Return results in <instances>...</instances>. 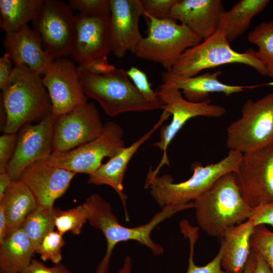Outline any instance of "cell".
Masks as SVG:
<instances>
[{"instance_id": "obj_1", "label": "cell", "mask_w": 273, "mask_h": 273, "mask_svg": "<svg viewBox=\"0 0 273 273\" xmlns=\"http://www.w3.org/2000/svg\"><path fill=\"white\" fill-rule=\"evenodd\" d=\"M83 204L89 212V223L93 227L101 231L106 240V252L96 273H108L113 249L120 242L136 241L149 248L153 254H162L163 248L155 243L151 238L153 230L159 223L175 213L194 207L193 202L167 206L156 213L149 222L136 227L128 228L119 223L113 212L111 204L98 194L90 195Z\"/></svg>"}, {"instance_id": "obj_2", "label": "cell", "mask_w": 273, "mask_h": 273, "mask_svg": "<svg viewBox=\"0 0 273 273\" xmlns=\"http://www.w3.org/2000/svg\"><path fill=\"white\" fill-rule=\"evenodd\" d=\"M6 115L2 131L17 133L24 125L38 122L52 111V103L41 75L25 65L13 67L8 86L1 94Z\"/></svg>"}, {"instance_id": "obj_3", "label": "cell", "mask_w": 273, "mask_h": 273, "mask_svg": "<svg viewBox=\"0 0 273 273\" xmlns=\"http://www.w3.org/2000/svg\"><path fill=\"white\" fill-rule=\"evenodd\" d=\"M193 202L199 227L208 235L219 238L228 228L249 219L254 211L243 198L233 172L220 177Z\"/></svg>"}, {"instance_id": "obj_4", "label": "cell", "mask_w": 273, "mask_h": 273, "mask_svg": "<svg viewBox=\"0 0 273 273\" xmlns=\"http://www.w3.org/2000/svg\"><path fill=\"white\" fill-rule=\"evenodd\" d=\"M243 154L230 150L224 158L214 163L203 166L196 162L192 166L191 177L175 183L169 174L147 177L145 186L152 198L162 208L186 204L195 201L207 191L220 177L237 169Z\"/></svg>"}, {"instance_id": "obj_5", "label": "cell", "mask_w": 273, "mask_h": 273, "mask_svg": "<svg viewBox=\"0 0 273 273\" xmlns=\"http://www.w3.org/2000/svg\"><path fill=\"white\" fill-rule=\"evenodd\" d=\"M77 70L86 96L96 100L110 117L128 112L162 109L164 105L162 101L150 102L146 100L123 69L116 68L103 75L88 73L79 66Z\"/></svg>"}, {"instance_id": "obj_6", "label": "cell", "mask_w": 273, "mask_h": 273, "mask_svg": "<svg viewBox=\"0 0 273 273\" xmlns=\"http://www.w3.org/2000/svg\"><path fill=\"white\" fill-rule=\"evenodd\" d=\"M229 64H244L266 76V69L257 52L249 48L240 53L233 50L223 26L219 23L216 31L199 44L186 50L171 71L185 77L198 75L202 70Z\"/></svg>"}, {"instance_id": "obj_7", "label": "cell", "mask_w": 273, "mask_h": 273, "mask_svg": "<svg viewBox=\"0 0 273 273\" xmlns=\"http://www.w3.org/2000/svg\"><path fill=\"white\" fill-rule=\"evenodd\" d=\"M148 24L147 36L143 37L133 54L139 58L160 64L171 70L181 54L203 41L188 27L171 18L158 19L143 14Z\"/></svg>"}, {"instance_id": "obj_8", "label": "cell", "mask_w": 273, "mask_h": 273, "mask_svg": "<svg viewBox=\"0 0 273 273\" xmlns=\"http://www.w3.org/2000/svg\"><path fill=\"white\" fill-rule=\"evenodd\" d=\"M226 145L242 154L273 144V93L243 104L241 116L226 128Z\"/></svg>"}, {"instance_id": "obj_9", "label": "cell", "mask_w": 273, "mask_h": 273, "mask_svg": "<svg viewBox=\"0 0 273 273\" xmlns=\"http://www.w3.org/2000/svg\"><path fill=\"white\" fill-rule=\"evenodd\" d=\"M123 134L117 123L107 122L101 134L95 139L68 151L53 153L46 161L76 174L89 175L102 164L105 158L113 157L125 147Z\"/></svg>"}, {"instance_id": "obj_10", "label": "cell", "mask_w": 273, "mask_h": 273, "mask_svg": "<svg viewBox=\"0 0 273 273\" xmlns=\"http://www.w3.org/2000/svg\"><path fill=\"white\" fill-rule=\"evenodd\" d=\"M157 92L164 103L162 109L170 113L172 115V119L168 124L161 128L159 140L153 144L163 151V155L155 169L149 168L147 176L150 177L158 175L163 166L170 165L167 148L189 120L197 116L218 118L226 112L222 106L212 104L210 99L199 103L190 102L183 97L180 90L176 88L160 86Z\"/></svg>"}, {"instance_id": "obj_11", "label": "cell", "mask_w": 273, "mask_h": 273, "mask_svg": "<svg viewBox=\"0 0 273 273\" xmlns=\"http://www.w3.org/2000/svg\"><path fill=\"white\" fill-rule=\"evenodd\" d=\"M74 16L69 5L58 0H43L32 21L43 48L56 59L71 56L75 36Z\"/></svg>"}, {"instance_id": "obj_12", "label": "cell", "mask_w": 273, "mask_h": 273, "mask_svg": "<svg viewBox=\"0 0 273 273\" xmlns=\"http://www.w3.org/2000/svg\"><path fill=\"white\" fill-rule=\"evenodd\" d=\"M234 173L243 198L252 208L273 202V144L243 154Z\"/></svg>"}, {"instance_id": "obj_13", "label": "cell", "mask_w": 273, "mask_h": 273, "mask_svg": "<svg viewBox=\"0 0 273 273\" xmlns=\"http://www.w3.org/2000/svg\"><path fill=\"white\" fill-rule=\"evenodd\" d=\"M104 126L93 103L87 102L59 116L54 125L53 153L68 151L95 139Z\"/></svg>"}, {"instance_id": "obj_14", "label": "cell", "mask_w": 273, "mask_h": 273, "mask_svg": "<svg viewBox=\"0 0 273 273\" xmlns=\"http://www.w3.org/2000/svg\"><path fill=\"white\" fill-rule=\"evenodd\" d=\"M56 118L51 111L37 123L26 124L19 130L16 150L7 168L13 180L19 179L26 168L46 161L53 153Z\"/></svg>"}, {"instance_id": "obj_15", "label": "cell", "mask_w": 273, "mask_h": 273, "mask_svg": "<svg viewBox=\"0 0 273 273\" xmlns=\"http://www.w3.org/2000/svg\"><path fill=\"white\" fill-rule=\"evenodd\" d=\"M52 103V112L57 118L87 103L77 67L71 60L55 59L42 78Z\"/></svg>"}, {"instance_id": "obj_16", "label": "cell", "mask_w": 273, "mask_h": 273, "mask_svg": "<svg viewBox=\"0 0 273 273\" xmlns=\"http://www.w3.org/2000/svg\"><path fill=\"white\" fill-rule=\"evenodd\" d=\"M110 40L112 52L119 58L134 53L143 39L139 21L143 15L142 0H109Z\"/></svg>"}, {"instance_id": "obj_17", "label": "cell", "mask_w": 273, "mask_h": 273, "mask_svg": "<svg viewBox=\"0 0 273 273\" xmlns=\"http://www.w3.org/2000/svg\"><path fill=\"white\" fill-rule=\"evenodd\" d=\"M110 16L75 15V36L71 56L79 65L107 57L111 52Z\"/></svg>"}, {"instance_id": "obj_18", "label": "cell", "mask_w": 273, "mask_h": 273, "mask_svg": "<svg viewBox=\"0 0 273 273\" xmlns=\"http://www.w3.org/2000/svg\"><path fill=\"white\" fill-rule=\"evenodd\" d=\"M75 174L41 161L26 168L19 179L30 190L38 206L53 208L55 201L67 191Z\"/></svg>"}, {"instance_id": "obj_19", "label": "cell", "mask_w": 273, "mask_h": 273, "mask_svg": "<svg viewBox=\"0 0 273 273\" xmlns=\"http://www.w3.org/2000/svg\"><path fill=\"white\" fill-rule=\"evenodd\" d=\"M221 72H207L192 77H185L173 73L171 70L161 73L163 83L160 85L181 90L187 100L199 103L209 99L213 93H222L226 96L243 92L246 89H255L265 85H272L273 82L255 85H231L219 80Z\"/></svg>"}, {"instance_id": "obj_20", "label": "cell", "mask_w": 273, "mask_h": 273, "mask_svg": "<svg viewBox=\"0 0 273 273\" xmlns=\"http://www.w3.org/2000/svg\"><path fill=\"white\" fill-rule=\"evenodd\" d=\"M170 115V113L163 110L160 119L149 131L129 146L124 147L89 175L88 184L96 186L107 185L115 190L123 205L127 221L129 218L126 208L127 196L124 192L123 181L128 165L139 148L150 138Z\"/></svg>"}, {"instance_id": "obj_21", "label": "cell", "mask_w": 273, "mask_h": 273, "mask_svg": "<svg viewBox=\"0 0 273 273\" xmlns=\"http://www.w3.org/2000/svg\"><path fill=\"white\" fill-rule=\"evenodd\" d=\"M42 46L40 35L28 24L6 32L4 46L15 66L25 65L40 75L54 60Z\"/></svg>"}, {"instance_id": "obj_22", "label": "cell", "mask_w": 273, "mask_h": 273, "mask_svg": "<svg viewBox=\"0 0 273 273\" xmlns=\"http://www.w3.org/2000/svg\"><path fill=\"white\" fill-rule=\"evenodd\" d=\"M225 11L220 0H177L170 17L179 21L203 40L216 31Z\"/></svg>"}, {"instance_id": "obj_23", "label": "cell", "mask_w": 273, "mask_h": 273, "mask_svg": "<svg viewBox=\"0 0 273 273\" xmlns=\"http://www.w3.org/2000/svg\"><path fill=\"white\" fill-rule=\"evenodd\" d=\"M254 225L250 219L228 228L220 237L221 266L226 273H243L250 252Z\"/></svg>"}, {"instance_id": "obj_24", "label": "cell", "mask_w": 273, "mask_h": 273, "mask_svg": "<svg viewBox=\"0 0 273 273\" xmlns=\"http://www.w3.org/2000/svg\"><path fill=\"white\" fill-rule=\"evenodd\" d=\"M0 204L7 219L8 235L21 228L28 215L38 206L31 192L19 179L12 181Z\"/></svg>"}, {"instance_id": "obj_25", "label": "cell", "mask_w": 273, "mask_h": 273, "mask_svg": "<svg viewBox=\"0 0 273 273\" xmlns=\"http://www.w3.org/2000/svg\"><path fill=\"white\" fill-rule=\"evenodd\" d=\"M34 254L22 228L12 232L0 244V273H20L30 263Z\"/></svg>"}, {"instance_id": "obj_26", "label": "cell", "mask_w": 273, "mask_h": 273, "mask_svg": "<svg viewBox=\"0 0 273 273\" xmlns=\"http://www.w3.org/2000/svg\"><path fill=\"white\" fill-rule=\"evenodd\" d=\"M268 0H241L222 15L219 23L224 29L230 43L243 35L248 29L253 18L262 12Z\"/></svg>"}, {"instance_id": "obj_27", "label": "cell", "mask_w": 273, "mask_h": 273, "mask_svg": "<svg viewBox=\"0 0 273 273\" xmlns=\"http://www.w3.org/2000/svg\"><path fill=\"white\" fill-rule=\"evenodd\" d=\"M43 0H1L0 27L6 32L32 21Z\"/></svg>"}, {"instance_id": "obj_28", "label": "cell", "mask_w": 273, "mask_h": 273, "mask_svg": "<svg viewBox=\"0 0 273 273\" xmlns=\"http://www.w3.org/2000/svg\"><path fill=\"white\" fill-rule=\"evenodd\" d=\"M54 209L55 207L48 208L38 206L28 215L21 227L30 241L34 252L45 236L55 228Z\"/></svg>"}, {"instance_id": "obj_29", "label": "cell", "mask_w": 273, "mask_h": 273, "mask_svg": "<svg viewBox=\"0 0 273 273\" xmlns=\"http://www.w3.org/2000/svg\"><path fill=\"white\" fill-rule=\"evenodd\" d=\"M248 39L257 47V55L265 66L266 76L273 79V21L261 22L249 33Z\"/></svg>"}, {"instance_id": "obj_30", "label": "cell", "mask_w": 273, "mask_h": 273, "mask_svg": "<svg viewBox=\"0 0 273 273\" xmlns=\"http://www.w3.org/2000/svg\"><path fill=\"white\" fill-rule=\"evenodd\" d=\"M88 217V210L83 203L65 210L55 207V226L57 231L63 235L66 232L79 235Z\"/></svg>"}, {"instance_id": "obj_31", "label": "cell", "mask_w": 273, "mask_h": 273, "mask_svg": "<svg viewBox=\"0 0 273 273\" xmlns=\"http://www.w3.org/2000/svg\"><path fill=\"white\" fill-rule=\"evenodd\" d=\"M180 230L185 238L190 241V251L188 267L186 273H226L221 266L222 249L220 247L215 257L206 265L199 266L194 261V246L198 238L199 228L192 226L186 220L180 222Z\"/></svg>"}, {"instance_id": "obj_32", "label": "cell", "mask_w": 273, "mask_h": 273, "mask_svg": "<svg viewBox=\"0 0 273 273\" xmlns=\"http://www.w3.org/2000/svg\"><path fill=\"white\" fill-rule=\"evenodd\" d=\"M250 246L252 250L263 257L273 272V232L263 224L255 226Z\"/></svg>"}, {"instance_id": "obj_33", "label": "cell", "mask_w": 273, "mask_h": 273, "mask_svg": "<svg viewBox=\"0 0 273 273\" xmlns=\"http://www.w3.org/2000/svg\"><path fill=\"white\" fill-rule=\"evenodd\" d=\"M63 236L57 231L50 232L38 245L35 254H38L43 261L50 260L55 264L61 262L62 248L65 244Z\"/></svg>"}, {"instance_id": "obj_34", "label": "cell", "mask_w": 273, "mask_h": 273, "mask_svg": "<svg viewBox=\"0 0 273 273\" xmlns=\"http://www.w3.org/2000/svg\"><path fill=\"white\" fill-rule=\"evenodd\" d=\"M72 10L87 17H103L111 15L109 0H70Z\"/></svg>"}, {"instance_id": "obj_35", "label": "cell", "mask_w": 273, "mask_h": 273, "mask_svg": "<svg viewBox=\"0 0 273 273\" xmlns=\"http://www.w3.org/2000/svg\"><path fill=\"white\" fill-rule=\"evenodd\" d=\"M126 73L132 83L146 100L150 102L162 101L158 93L152 88L147 75L144 71L131 66L126 70Z\"/></svg>"}, {"instance_id": "obj_36", "label": "cell", "mask_w": 273, "mask_h": 273, "mask_svg": "<svg viewBox=\"0 0 273 273\" xmlns=\"http://www.w3.org/2000/svg\"><path fill=\"white\" fill-rule=\"evenodd\" d=\"M17 133H4L0 136V173L7 172L17 146Z\"/></svg>"}, {"instance_id": "obj_37", "label": "cell", "mask_w": 273, "mask_h": 273, "mask_svg": "<svg viewBox=\"0 0 273 273\" xmlns=\"http://www.w3.org/2000/svg\"><path fill=\"white\" fill-rule=\"evenodd\" d=\"M177 0H142L144 12L158 19L170 17L172 8Z\"/></svg>"}, {"instance_id": "obj_38", "label": "cell", "mask_w": 273, "mask_h": 273, "mask_svg": "<svg viewBox=\"0 0 273 273\" xmlns=\"http://www.w3.org/2000/svg\"><path fill=\"white\" fill-rule=\"evenodd\" d=\"M20 273H71L69 269L61 262L51 267L45 265L41 261L32 259L30 263Z\"/></svg>"}, {"instance_id": "obj_39", "label": "cell", "mask_w": 273, "mask_h": 273, "mask_svg": "<svg viewBox=\"0 0 273 273\" xmlns=\"http://www.w3.org/2000/svg\"><path fill=\"white\" fill-rule=\"evenodd\" d=\"M248 219L254 226L268 224L273 227V202L254 208L252 216Z\"/></svg>"}, {"instance_id": "obj_40", "label": "cell", "mask_w": 273, "mask_h": 273, "mask_svg": "<svg viewBox=\"0 0 273 273\" xmlns=\"http://www.w3.org/2000/svg\"><path fill=\"white\" fill-rule=\"evenodd\" d=\"M78 66L88 73L98 75L107 74L116 69L108 63L107 57L97 58Z\"/></svg>"}, {"instance_id": "obj_41", "label": "cell", "mask_w": 273, "mask_h": 273, "mask_svg": "<svg viewBox=\"0 0 273 273\" xmlns=\"http://www.w3.org/2000/svg\"><path fill=\"white\" fill-rule=\"evenodd\" d=\"M10 55L6 52L0 58V88L3 90L9 85L13 68Z\"/></svg>"}, {"instance_id": "obj_42", "label": "cell", "mask_w": 273, "mask_h": 273, "mask_svg": "<svg viewBox=\"0 0 273 273\" xmlns=\"http://www.w3.org/2000/svg\"><path fill=\"white\" fill-rule=\"evenodd\" d=\"M13 179L7 172L0 173V201H1L10 186Z\"/></svg>"}, {"instance_id": "obj_43", "label": "cell", "mask_w": 273, "mask_h": 273, "mask_svg": "<svg viewBox=\"0 0 273 273\" xmlns=\"http://www.w3.org/2000/svg\"><path fill=\"white\" fill-rule=\"evenodd\" d=\"M8 235V221L3 206L0 204V244Z\"/></svg>"}, {"instance_id": "obj_44", "label": "cell", "mask_w": 273, "mask_h": 273, "mask_svg": "<svg viewBox=\"0 0 273 273\" xmlns=\"http://www.w3.org/2000/svg\"><path fill=\"white\" fill-rule=\"evenodd\" d=\"M256 264L254 273H273L269 266L263 257L257 253H256Z\"/></svg>"}, {"instance_id": "obj_45", "label": "cell", "mask_w": 273, "mask_h": 273, "mask_svg": "<svg viewBox=\"0 0 273 273\" xmlns=\"http://www.w3.org/2000/svg\"><path fill=\"white\" fill-rule=\"evenodd\" d=\"M256 264V253L251 250V252L245 265L244 271L243 273H254L255 268Z\"/></svg>"}, {"instance_id": "obj_46", "label": "cell", "mask_w": 273, "mask_h": 273, "mask_svg": "<svg viewBox=\"0 0 273 273\" xmlns=\"http://www.w3.org/2000/svg\"><path fill=\"white\" fill-rule=\"evenodd\" d=\"M131 260L129 256H126L122 267L119 269L118 273H132Z\"/></svg>"}]
</instances>
